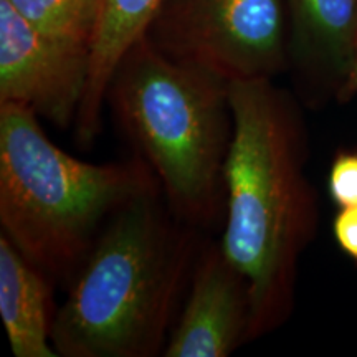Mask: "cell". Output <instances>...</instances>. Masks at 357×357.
Masks as SVG:
<instances>
[{"label": "cell", "mask_w": 357, "mask_h": 357, "mask_svg": "<svg viewBox=\"0 0 357 357\" xmlns=\"http://www.w3.org/2000/svg\"><path fill=\"white\" fill-rule=\"evenodd\" d=\"M166 0H100L89 42V73L75 131L83 144L100 132L109 82L124 55L144 37Z\"/></svg>", "instance_id": "8"}, {"label": "cell", "mask_w": 357, "mask_h": 357, "mask_svg": "<svg viewBox=\"0 0 357 357\" xmlns=\"http://www.w3.org/2000/svg\"><path fill=\"white\" fill-rule=\"evenodd\" d=\"M144 37L229 83L273 79L289 53L287 0H166Z\"/></svg>", "instance_id": "5"}, {"label": "cell", "mask_w": 357, "mask_h": 357, "mask_svg": "<svg viewBox=\"0 0 357 357\" xmlns=\"http://www.w3.org/2000/svg\"><path fill=\"white\" fill-rule=\"evenodd\" d=\"M0 316L15 357H55L50 293L43 275L0 235Z\"/></svg>", "instance_id": "10"}, {"label": "cell", "mask_w": 357, "mask_h": 357, "mask_svg": "<svg viewBox=\"0 0 357 357\" xmlns=\"http://www.w3.org/2000/svg\"><path fill=\"white\" fill-rule=\"evenodd\" d=\"M88 73V43L45 33L0 0V102L66 128L77 121Z\"/></svg>", "instance_id": "6"}, {"label": "cell", "mask_w": 357, "mask_h": 357, "mask_svg": "<svg viewBox=\"0 0 357 357\" xmlns=\"http://www.w3.org/2000/svg\"><path fill=\"white\" fill-rule=\"evenodd\" d=\"M248 284L220 245L200 258L181 319L164 347L166 357H225L248 341Z\"/></svg>", "instance_id": "7"}, {"label": "cell", "mask_w": 357, "mask_h": 357, "mask_svg": "<svg viewBox=\"0 0 357 357\" xmlns=\"http://www.w3.org/2000/svg\"><path fill=\"white\" fill-rule=\"evenodd\" d=\"M155 189L146 162H84L48 139L32 109L0 102L2 234L38 270L78 265L116 212Z\"/></svg>", "instance_id": "2"}, {"label": "cell", "mask_w": 357, "mask_h": 357, "mask_svg": "<svg viewBox=\"0 0 357 357\" xmlns=\"http://www.w3.org/2000/svg\"><path fill=\"white\" fill-rule=\"evenodd\" d=\"M24 19L45 33L91 42L100 0H7Z\"/></svg>", "instance_id": "11"}, {"label": "cell", "mask_w": 357, "mask_h": 357, "mask_svg": "<svg viewBox=\"0 0 357 357\" xmlns=\"http://www.w3.org/2000/svg\"><path fill=\"white\" fill-rule=\"evenodd\" d=\"M86 258L53 318L56 354H155L185 266L184 240L160 213L155 192L116 212Z\"/></svg>", "instance_id": "3"}, {"label": "cell", "mask_w": 357, "mask_h": 357, "mask_svg": "<svg viewBox=\"0 0 357 357\" xmlns=\"http://www.w3.org/2000/svg\"><path fill=\"white\" fill-rule=\"evenodd\" d=\"M328 189L339 208L357 205V154L341 153L329 169Z\"/></svg>", "instance_id": "12"}, {"label": "cell", "mask_w": 357, "mask_h": 357, "mask_svg": "<svg viewBox=\"0 0 357 357\" xmlns=\"http://www.w3.org/2000/svg\"><path fill=\"white\" fill-rule=\"evenodd\" d=\"M333 235L339 248L357 261V205L342 207L333 222Z\"/></svg>", "instance_id": "13"}, {"label": "cell", "mask_w": 357, "mask_h": 357, "mask_svg": "<svg viewBox=\"0 0 357 357\" xmlns=\"http://www.w3.org/2000/svg\"><path fill=\"white\" fill-rule=\"evenodd\" d=\"M289 52L344 89L357 52V0H287Z\"/></svg>", "instance_id": "9"}, {"label": "cell", "mask_w": 357, "mask_h": 357, "mask_svg": "<svg viewBox=\"0 0 357 357\" xmlns=\"http://www.w3.org/2000/svg\"><path fill=\"white\" fill-rule=\"evenodd\" d=\"M106 98L174 212L187 220L211 215L231 137L229 82L142 37L116 68Z\"/></svg>", "instance_id": "4"}, {"label": "cell", "mask_w": 357, "mask_h": 357, "mask_svg": "<svg viewBox=\"0 0 357 357\" xmlns=\"http://www.w3.org/2000/svg\"><path fill=\"white\" fill-rule=\"evenodd\" d=\"M231 137L223 185L222 252L247 281L248 339L283 323L301 250L314 225V200L303 174L296 114L271 79L229 83Z\"/></svg>", "instance_id": "1"}, {"label": "cell", "mask_w": 357, "mask_h": 357, "mask_svg": "<svg viewBox=\"0 0 357 357\" xmlns=\"http://www.w3.org/2000/svg\"><path fill=\"white\" fill-rule=\"evenodd\" d=\"M344 91L347 93V95H351V93H357V52H356V58H354V65H352L349 78H347V83L344 86Z\"/></svg>", "instance_id": "14"}]
</instances>
